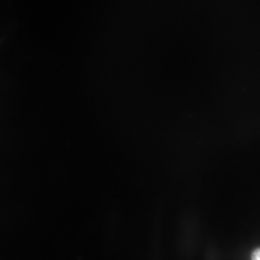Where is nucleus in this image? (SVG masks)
I'll return each mask as SVG.
<instances>
[{
	"label": "nucleus",
	"mask_w": 260,
	"mask_h": 260,
	"mask_svg": "<svg viewBox=\"0 0 260 260\" xmlns=\"http://www.w3.org/2000/svg\"><path fill=\"white\" fill-rule=\"evenodd\" d=\"M252 260H260V248L253 251L251 255Z\"/></svg>",
	"instance_id": "1"
}]
</instances>
